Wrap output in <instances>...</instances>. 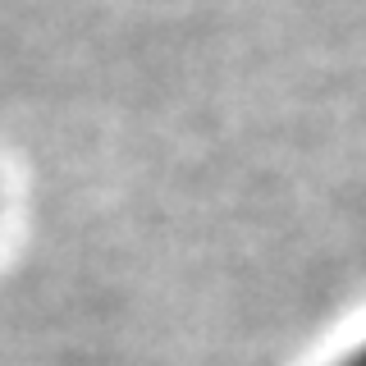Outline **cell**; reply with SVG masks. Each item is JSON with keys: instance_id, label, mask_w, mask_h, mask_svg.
I'll return each instance as SVG.
<instances>
[{"instance_id": "cell-1", "label": "cell", "mask_w": 366, "mask_h": 366, "mask_svg": "<svg viewBox=\"0 0 366 366\" xmlns=\"http://www.w3.org/2000/svg\"><path fill=\"white\" fill-rule=\"evenodd\" d=\"M335 366H366V343H362V348H352L348 357H343V362H335Z\"/></svg>"}]
</instances>
